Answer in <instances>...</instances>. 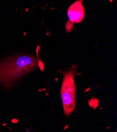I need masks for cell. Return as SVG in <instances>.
I'll list each match as a JSON object with an SVG mask.
<instances>
[{
  "label": "cell",
  "instance_id": "cell-1",
  "mask_svg": "<svg viewBox=\"0 0 117 132\" xmlns=\"http://www.w3.org/2000/svg\"><path fill=\"white\" fill-rule=\"evenodd\" d=\"M38 66L37 58L28 54H17L0 62V85L10 88Z\"/></svg>",
  "mask_w": 117,
  "mask_h": 132
},
{
  "label": "cell",
  "instance_id": "cell-2",
  "mask_svg": "<svg viewBox=\"0 0 117 132\" xmlns=\"http://www.w3.org/2000/svg\"><path fill=\"white\" fill-rule=\"evenodd\" d=\"M76 65H72L65 71L60 70L63 76L60 94L64 114L66 116H69L73 112L75 108L76 88L74 78L76 73Z\"/></svg>",
  "mask_w": 117,
  "mask_h": 132
},
{
  "label": "cell",
  "instance_id": "cell-3",
  "mask_svg": "<svg viewBox=\"0 0 117 132\" xmlns=\"http://www.w3.org/2000/svg\"><path fill=\"white\" fill-rule=\"evenodd\" d=\"M69 21L72 23H80L85 16V10L82 1L77 0L70 5L67 10Z\"/></svg>",
  "mask_w": 117,
  "mask_h": 132
},
{
  "label": "cell",
  "instance_id": "cell-4",
  "mask_svg": "<svg viewBox=\"0 0 117 132\" xmlns=\"http://www.w3.org/2000/svg\"><path fill=\"white\" fill-rule=\"evenodd\" d=\"M73 26H74V23L69 21H68L66 23V24L65 25V28H66V32L67 33L70 32L72 30V29L73 28Z\"/></svg>",
  "mask_w": 117,
  "mask_h": 132
}]
</instances>
